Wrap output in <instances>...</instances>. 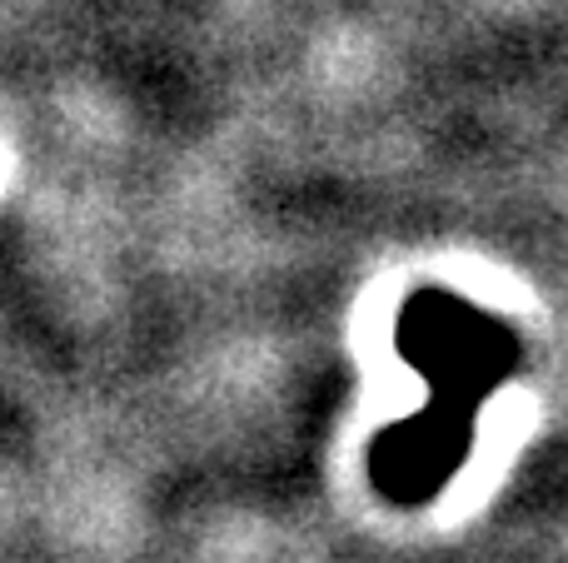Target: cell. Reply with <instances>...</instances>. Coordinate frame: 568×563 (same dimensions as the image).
<instances>
[{
  "label": "cell",
  "mask_w": 568,
  "mask_h": 563,
  "mask_svg": "<svg viewBox=\"0 0 568 563\" xmlns=\"http://www.w3.org/2000/svg\"><path fill=\"white\" fill-rule=\"evenodd\" d=\"M399 349L429 379V405L374 439L369 479L389 504L414 509L464 464L479 405L514 375L524 349L509 325L449 289H424L404 305Z\"/></svg>",
  "instance_id": "cell-1"
}]
</instances>
